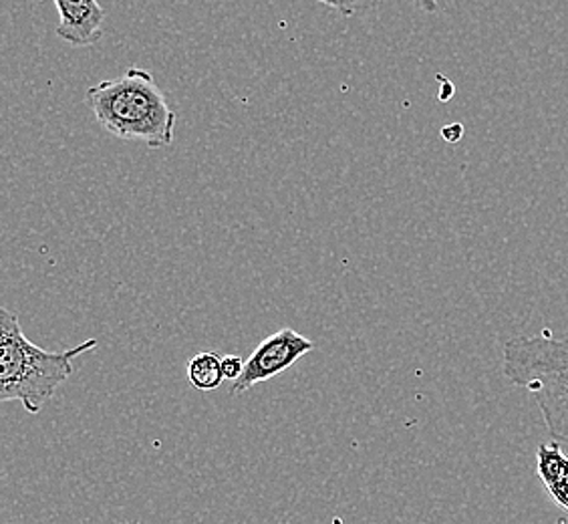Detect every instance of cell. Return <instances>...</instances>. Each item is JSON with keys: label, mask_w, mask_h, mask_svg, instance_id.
<instances>
[{"label": "cell", "mask_w": 568, "mask_h": 524, "mask_svg": "<svg viewBox=\"0 0 568 524\" xmlns=\"http://www.w3.org/2000/svg\"><path fill=\"white\" fill-rule=\"evenodd\" d=\"M536 474L552 503L568 513V456L555 440L552 444H540L536 449Z\"/></svg>", "instance_id": "6"}, {"label": "cell", "mask_w": 568, "mask_h": 524, "mask_svg": "<svg viewBox=\"0 0 568 524\" xmlns=\"http://www.w3.org/2000/svg\"><path fill=\"white\" fill-rule=\"evenodd\" d=\"M187 382L197 392H214L226 380L216 351H202L187 361Z\"/></svg>", "instance_id": "7"}, {"label": "cell", "mask_w": 568, "mask_h": 524, "mask_svg": "<svg viewBox=\"0 0 568 524\" xmlns=\"http://www.w3.org/2000/svg\"><path fill=\"white\" fill-rule=\"evenodd\" d=\"M57 34L75 47H91L101 39L105 11L98 0H55Z\"/></svg>", "instance_id": "5"}, {"label": "cell", "mask_w": 568, "mask_h": 524, "mask_svg": "<svg viewBox=\"0 0 568 524\" xmlns=\"http://www.w3.org/2000/svg\"><path fill=\"white\" fill-rule=\"evenodd\" d=\"M98 347L88 339L67 351H47L22 333L21 321L9 309L0 311V402H19L29 414H41L61 383L75 370L77 357Z\"/></svg>", "instance_id": "1"}, {"label": "cell", "mask_w": 568, "mask_h": 524, "mask_svg": "<svg viewBox=\"0 0 568 524\" xmlns=\"http://www.w3.org/2000/svg\"><path fill=\"white\" fill-rule=\"evenodd\" d=\"M416 4L417 9L426 12L437 11V0H412Z\"/></svg>", "instance_id": "10"}, {"label": "cell", "mask_w": 568, "mask_h": 524, "mask_svg": "<svg viewBox=\"0 0 568 524\" xmlns=\"http://www.w3.org/2000/svg\"><path fill=\"white\" fill-rule=\"evenodd\" d=\"M244 363H246V361H242V357H239V355H226V357H222V372H224V377L230 380V382H236V380L241 377L242 372H244Z\"/></svg>", "instance_id": "9"}, {"label": "cell", "mask_w": 568, "mask_h": 524, "mask_svg": "<svg viewBox=\"0 0 568 524\" xmlns=\"http://www.w3.org/2000/svg\"><path fill=\"white\" fill-rule=\"evenodd\" d=\"M315 350L311 339L296 333L295 329L284 328L258 343L251 357L244 363V372L232 385V395L248 392L256 383L268 382L276 375L291 370L296 361Z\"/></svg>", "instance_id": "4"}, {"label": "cell", "mask_w": 568, "mask_h": 524, "mask_svg": "<svg viewBox=\"0 0 568 524\" xmlns=\"http://www.w3.org/2000/svg\"><path fill=\"white\" fill-rule=\"evenodd\" d=\"M503 372L535 400L548 434L568 446V335H520L504 343Z\"/></svg>", "instance_id": "3"}, {"label": "cell", "mask_w": 568, "mask_h": 524, "mask_svg": "<svg viewBox=\"0 0 568 524\" xmlns=\"http://www.w3.org/2000/svg\"><path fill=\"white\" fill-rule=\"evenodd\" d=\"M88 103L95 120L120 140H140L153 150L174 142L178 113L142 67L89 89Z\"/></svg>", "instance_id": "2"}, {"label": "cell", "mask_w": 568, "mask_h": 524, "mask_svg": "<svg viewBox=\"0 0 568 524\" xmlns=\"http://www.w3.org/2000/svg\"><path fill=\"white\" fill-rule=\"evenodd\" d=\"M317 2L327 4V7L339 11L341 14H345V17H353V14L359 11V9H363L369 0H317Z\"/></svg>", "instance_id": "8"}]
</instances>
